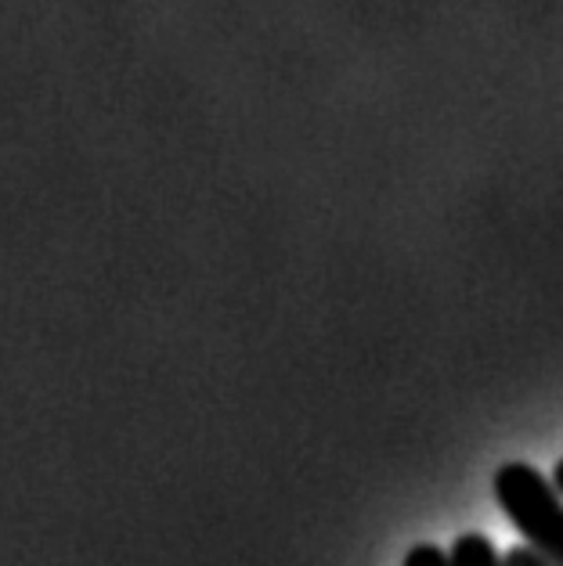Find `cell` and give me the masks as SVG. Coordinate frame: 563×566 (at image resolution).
<instances>
[{
	"instance_id": "cell-2",
	"label": "cell",
	"mask_w": 563,
	"mask_h": 566,
	"mask_svg": "<svg viewBox=\"0 0 563 566\" xmlns=\"http://www.w3.org/2000/svg\"><path fill=\"white\" fill-rule=\"evenodd\" d=\"M448 563L451 566H502V556L491 545L488 534H477V531H466L451 542L448 552Z\"/></svg>"
},
{
	"instance_id": "cell-5",
	"label": "cell",
	"mask_w": 563,
	"mask_h": 566,
	"mask_svg": "<svg viewBox=\"0 0 563 566\" xmlns=\"http://www.w3.org/2000/svg\"><path fill=\"white\" fill-rule=\"evenodd\" d=\"M553 483H556V491L563 494V459L556 462V469H553Z\"/></svg>"
},
{
	"instance_id": "cell-3",
	"label": "cell",
	"mask_w": 563,
	"mask_h": 566,
	"mask_svg": "<svg viewBox=\"0 0 563 566\" xmlns=\"http://www.w3.org/2000/svg\"><path fill=\"white\" fill-rule=\"evenodd\" d=\"M402 566H451V563H448V552H441L437 545H416V548H408Z\"/></svg>"
},
{
	"instance_id": "cell-1",
	"label": "cell",
	"mask_w": 563,
	"mask_h": 566,
	"mask_svg": "<svg viewBox=\"0 0 563 566\" xmlns=\"http://www.w3.org/2000/svg\"><path fill=\"white\" fill-rule=\"evenodd\" d=\"M496 499L524 545L549 566H563V494L528 462H505L496 473Z\"/></svg>"
},
{
	"instance_id": "cell-4",
	"label": "cell",
	"mask_w": 563,
	"mask_h": 566,
	"mask_svg": "<svg viewBox=\"0 0 563 566\" xmlns=\"http://www.w3.org/2000/svg\"><path fill=\"white\" fill-rule=\"evenodd\" d=\"M502 566H549L542 556H534L528 545H513L510 552L502 556Z\"/></svg>"
}]
</instances>
